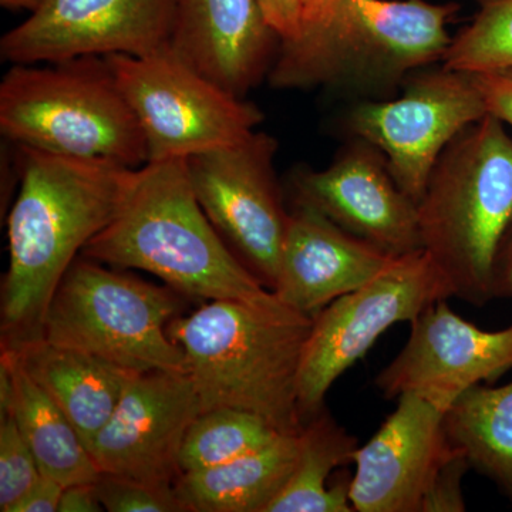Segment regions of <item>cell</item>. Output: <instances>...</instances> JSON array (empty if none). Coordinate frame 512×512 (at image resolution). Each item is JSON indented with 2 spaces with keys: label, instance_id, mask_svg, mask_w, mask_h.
<instances>
[{
  "label": "cell",
  "instance_id": "1",
  "mask_svg": "<svg viewBox=\"0 0 512 512\" xmlns=\"http://www.w3.org/2000/svg\"><path fill=\"white\" fill-rule=\"evenodd\" d=\"M16 147L20 187L8 218L2 349L42 339L57 286L86 245L113 220L134 173L106 161Z\"/></svg>",
  "mask_w": 512,
  "mask_h": 512
},
{
  "label": "cell",
  "instance_id": "2",
  "mask_svg": "<svg viewBox=\"0 0 512 512\" xmlns=\"http://www.w3.org/2000/svg\"><path fill=\"white\" fill-rule=\"evenodd\" d=\"M82 255L148 272L200 301L258 302L272 295L208 220L185 160L151 161L134 170L113 220Z\"/></svg>",
  "mask_w": 512,
  "mask_h": 512
},
{
  "label": "cell",
  "instance_id": "3",
  "mask_svg": "<svg viewBox=\"0 0 512 512\" xmlns=\"http://www.w3.org/2000/svg\"><path fill=\"white\" fill-rule=\"evenodd\" d=\"M456 2L336 0L323 25L279 40L268 83L279 90L326 89L355 101L397 96L416 70L443 62Z\"/></svg>",
  "mask_w": 512,
  "mask_h": 512
},
{
  "label": "cell",
  "instance_id": "4",
  "mask_svg": "<svg viewBox=\"0 0 512 512\" xmlns=\"http://www.w3.org/2000/svg\"><path fill=\"white\" fill-rule=\"evenodd\" d=\"M312 325V316L289 308L272 292L258 302L202 303L188 316H175L167 332L183 349L201 412L245 410L293 434L303 426L299 372Z\"/></svg>",
  "mask_w": 512,
  "mask_h": 512
},
{
  "label": "cell",
  "instance_id": "5",
  "mask_svg": "<svg viewBox=\"0 0 512 512\" xmlns=\"http://www.w3.org/2000/svg\"><path fill=\"white\" fill-rule=\"evenodd\" d=\"M421 248L453 296L497 299L494 261L512 221V137L495 117L470 124L443 151L417 202Z\"/></svg>",
  "mask_w": 512,
  "mask_h": 512
},
{
  "label": "cell",
  "instance_id": "6",
  "mask_svg": "<svg viewBox=\"0 0 512 512\" xmlns=\"http://www.w3.org/2000/svg\"><path fill=\"white\" fill-rule=\"evenodd\" d=\"M0 133L56 156L133 170L148 163L143 128L106 57L12 64L0 83Z\"/></svg>",
  "mask_w": 512,
  "mask_h": 512
},
{
  "label": "cell",
  "instance_id": "7",
  "mask_svg": "<svg viewBox=\"0 0 512 512\" xmlns=\"http://www.w3.org/2000/svg\"><path fill=\"white\" fill-rule=\"evenodd\" d=\"M106 266L83 255L73 262L47 306L42 339L128 372L187 373L167 332L180 312L175 292Z\"/></svg>",
  "mask_w": 512,
  "mask_h": 512
},
{
  "label": "cell",
  "instance_id": "8",
  "mask_svg": "<svg viewBox=\"0 0 512 512\" xmlns=\"http://www.w3.org/2000/svg\"><path fill=\"white\" fill-rule=\"evenodd\" d=\"M117 86L143 128L148 163L187 160L231 146L265 120L252 101L229 93L170 45L146 56H106Z\"/></svg>",
  "mask_w": 512,
  "mask_h": 512
},
{
  "label": "cell",
  "instance_id": "9",
  "mask_svg": "<svg viewBox=\"0 0 512 512\" xmlns=\"http://www.w3.org/2000/svg\"><path fill=\"white\" fill-rule=\"evenodd\" d=\"M451 296L446 276L419 249L396 256L375 279L316 313L299 372L302 423L325 409L330 387L387 330L397 323H412L429 306Z\"/></svg>",
  "mask_w": 512,
  "mask_h": 512
},
{
  "label": "cell",
  "instance_id": "10",
  "mask_svg": "<svg viewBox=\"0 0 512 512\" xmlns=\"http://www.w3.org/2000/svg\"><path fill=\"white\" fill-rule=\"evenodd\" d=\"M484 116L473 73L437 63L410 74L392 99L353 101L340 128L379 148L394 181L419 202L448 144Z\"/></svg>",
  "mask_w": 512,
  "mask_h": 512
},
{
  "label": "cell",
  "instance_id": "11",
  "mask_svg": "<svg viewBox=\"0 0 512 512\" xmlns=\"http://www.w3.org/2000/svg\"><path fill=\"white\" fill-rule=\"evenodd\" d=\"M278 140L255 130L238 143L185 160L208 220L229 249L274 289L291 211L275 171Z\"/></svg>",
  "mask_w": 512,
  "mask_h": 512
},
{
  "label": "cell",
  "instance_id": "12",
  "mask_svg": "<svg viewBox=\"0 0 512 512\" xmlns=\"http://www.w3.org/2000/svg\"><path fill=\"white\" fill-rule=\"evenodd\" d=\"M175 0H43L0 40L12 64L146 56L170 45Z\"/></svg>",
  "mask_w": 512,
  "mask_h": 512
},
{
  "label": "cell",
  "instance_id": "13",
  "mask_svg": "<svg viewBox=\"0 0 512 512\" xmlns=\"http://www.w3.org/2000/svg\"><path fill=\"white\" fill-rule=\"evenodd\" d=\"M293 207L319 212L386 254L419 251L417 202L390 173L379 148L349 137L323 170L299 167L289 178Z\"/></svg>",
  "mask_w": 512,
  "mask_h": 512
},
{
  "label": "cell",
  "instance_id": "14",
  "mask_svg": "<svg viewBox=\"0 0 512 512\" xmlns=\"http://www.w3.org/2000/svg\"><path fill=\"white\" fill-rule=\"evenodd\" d=\"M201 413L188 373L150 370L128 377L116 410L89 451L100 473L174 487L185 434Z\"/></svg>",
  "mask_w": 512,
  "mask_h": 512
},
{
  "label": "cell",
  "instance_id": "15",
  "mask_svg": "<svg viewBox=\"0 0 512 512\" xmlns=\"http://www.w3.org/2000/svg\"><path fill=\"white\" fill-rule=\"evenodd\" d=\"M510 369L512 326L480 329L443 299L410 323L409 340L375 384L386 399L412 393L447 412L468 389L493 383Z\"/></svg>",
  "mask_w": 512,
  "mask_h": 512
},
{
  "label": "cell",
  "instance_id": "16",
  "mask_svg": "<svg viewBox=\"0 0 512 512\" xmlns=\"http://www.w3.org/2000/svg\"><path fill=\"white\" fill-rule=\"evenodd\" d=\"M444 416L416 394L397 397L396 410L353 454L355 512H421L434 476L454 450Z\"/></svg>",
  "mask_w": 512,
  "mask_h": 512
},
{
  "label": "cell",
  "instance_id": "17",
  "mask_svg": "<svg viewBox=\"0 0 512 512\" xmlns=\"http://www.w3.org/2000/svg\"><path fill=\"white\" fill-rule=\"evenodd\" d=\"M170 46L212 82L247 99L268 79L279 37L258 0H175Z\"/></svg>",
  "mask_w": 512,
  "mask_h": 512
},
{
  "label": "cell",
  "instance_id": "18",
  "mask_svg": "<svg viewBox=\"0 0 512 512\" xmlns=\"http://www.w3.org/2000/svg\"><path fill=\"white\" fill-rule=\"evenodd\" d=\"M394 258L319 212L293 207L272 292L289 308L313 318L382 274Z\"/></svg>",
  "mask_w": 512,
  "mask_h": 512
},
{
  "label": "cell",
  "instance_id": "19",
  "mask_svg": "<svg viewBox=\"0 0 512 512\" xmlns=\"http://www.w3.org/2000/svg\"><path fill=\"white\" fill-rule=\"evenodd\" d=\"M10 350L72 421L87 450L116 410L128 377L137 373L45 339Z\"/></svg>",
  "mask_w": 512,
  "mask_h": 512
},
{
  "label": "cell",
  "instance_id": "20",
  "mask_svg": "<svg viewBox=\"0 0 512 512\" xmlns=\"http://www.w3.org/2000/svg\"><path fill=\"white\" fill-rule=\"evenodd\" d=\"M299 433L221 466L183 473L174 493L183 512H266L296 466Z\"/></svg>",
  "mask_w": 512,
  "mask_h": 512
},
{
  "label": "cell",
  "instance_id": "21",
  "mask_svg": "<svg viewBox=\"0 0 512 512\" xmlns=\"http://www.w3.org/2000/svg\"><path fill=\"white\" fill-rule=\"evenodd\" d=\"M0 362L8 367L12 380V399L5 414L15 417L40 473L64 487L96 483L100 470L72 421L23 369L13 350L2 349Z\"/></svg>",
  "mask_w": 512,
  "mask_h": 512
},
{
  "label": "cell",
  "instance_id": "22",
  "mask_svg": "<svg viewBox=\"0 0 512 512\" xmlns=\"http://www.w3.org/2000/svg\"><path fill=\"white\" fill-rule=\"evenodd\" d=\"M357 447L359 440L326 407L305 421L292 476L266 512H355L350 477L330 480L339 467L352 464Z\"/></svg>",
  "mask_w": 512,
  "mask_h": 512
},
{
  "label": "cell",
  "instance_id": "23",
  "mask_svg": "<svg viewBox=\"0 0 512 512\" xmlns=\"http://www.w3.org/2000/svg\"><path fill=\"white\" fill-rule=\"evenodd\" d=\"M444 423L451 446L512 500V382L471 387L447 410Z\"/></svg>",
  "mask_w": 512,
  "mask_h": 512
},
{
  "label": "cell",
  "instance_id": "24",
  "mask_svg": "<svg viewBox=\"0 0 512 512\" xmlns=\"http://www.w3.org/2000/svg\"><path fill=\"white\" fill-rule=\"evenodd\" d=\"M281 434L285 433L264 417L245 410L221 407L201 412L185 434L181 474L221 466L268 446Z\"/></svg>",
  "mask_w": 512,
  "mask_h": 512
},
{
  "label": "cell",
  "instance_id": "25",
  "mask_svg": "<svg viewBox=\"0 0 512 512\" xmlns=\"http://www.w3.org/2000/svg\"><path fill=\"white\" fill-rule=\"evenodd\" d=\"M478 10L451 37L443 64L461 72L512 67V0H477Z\"/></svg>",
  "mask_w": 512,
  "mask_h": 512
},
{
  "label": "cell",
  "instance_id": "26",
  "mask_svg": "<svg viewBox=\"0 0 512 512\" xmlns=\"http://www.w3.org/2000/svg\"><path fill=\"white\" fill-rule=\"evenodd\" d=\"M40 474L15 417L0 416V511H15Z\"/></svg>",
  "mask_w": 512,
  "mask_h": 512
},
{
  "label": "cell",
  "instance_id": "27",
  "mask_svg": "<svg viewBox=\"0 0 512 512\" xmlns=\"http://www.w3.org/2000/svg\"><path fill=\"white\" fill-rule=\"evenodd\" d=\"M104 511L183 512L174 487L161 488L101 473L94 483Z\"/></svg>",
  "mask_w": 512,
  "mask_h": 512
},
{
  "label": "cell",
  "instance_id": "28",
  "mask_svg": "<svg viewBox=\"0 0 512 512\" xmlns=\"http://www.w3.org/2000/svg\"><path fill=\"white\" fill-rule=\"evenodd\" d=\"M468 470H471V464L466 454L454 448L434 476L421 504V512L466 511L463 480Z\"/></svg>",
  "mask_w": 512,
  "mask_h": 512
},
{
  "label": "cell",
  "instance_id": "29",
  "mask_svg": "<svg viewBox=\"0 0 512 512\" xmlns=\"http://www.w3.org/2000/svg\"><path fill=\"white\" fill-rule=\"evenodd\" d=\"M485 111L512 128V67L473 73Z\"/></svg>",
  "mask_w": 512,
  "mask_h": 512
},
{
  "label": "cell",
  "instance_id": "30",
  "mask_svg": "<svg viewBox=\"0 0 512 512\" xmlns=\"http://www.w3.org/2000/svg\"><path fill=\"white\" fill-rule=\"evenodd\" d=\"M258 5L266 23L279 40H292L301 35V0H258Z\"/></svg>",
  "mask_w": 512,
  "mask_h": 512
},
{
  "label": "cell",
  "instance_id": "31",
  "mask_svg": "<svg viewBox=\"0 0 512 512\" xmlns=\"http://www.w3.org/2000/svg\"><path fill=\"white\" fill-rule=\"evenodd\" d=\"M63 491L64 485L55 478L40 474L13 512H57Z\"/></svg>",
  "mask_w": 512,
  "mask_h": 512
},
{
  "label": "cell",
  "instance_id": "32",
  "mask_svg": "<svg viewBox=\"0 0 512 512\" xmlns=\"http://www.w3.org/2000/svg\"><path fill=\"white\" fill-rule=\"evenodd\" d=\"M494 288L497 299H512V221L495 255Z\"/></svg>",
  "mask_w": 512,
  "mask_h": 512
},
{
  "label": "cell",
  "instance_id": "33",
  "mask_svg": "<svg viewBox=\"0 0 512 512\" xmlns=\"http://www.w3.org/2000/svg\"><path fill=\"white\" fill-rule=\"evenodd\" d=\"M104 511L93 484H74L64 487L59 512Z\"/></svg>",
  "mask_w": 512,
  "mask_h": 512
},
{
  "label": "cell",
  "instance_id": "34",
  "mask_svg": "<svg viewBox=\"0 0 512 512\" xmlns=\"http://www.w3.org/2000/svg\"><path fill=\"white\" fill-rule=\"evenodd\" d=\"M301 5L303 32V30L323 25L332 15L336 0H301Z\"/></svg>",
  "mask_w": 512,
  "mask_h": 512
},
{
  "label": "cell",
  "instance_id": "35",
  "mask_svg": "<svg viewBox=\"0 0 512 512\" xmlns=\"http://www.w3.org/2000/svg\"><path fill=\"white\" fill-rule=\"evenodd\" d=\"M43 0H0V5L9 10H29L36 12L42 5Z\"/></svg>",
  "mask_w": 512,
  "mask_h": 512
}]
</instances>
